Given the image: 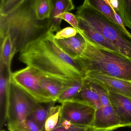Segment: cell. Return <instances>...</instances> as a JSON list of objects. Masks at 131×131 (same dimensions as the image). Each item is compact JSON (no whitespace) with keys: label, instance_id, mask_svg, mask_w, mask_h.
Returning a JSON list of instances; mask_svg holds the SVG:
<instances>
[{"label":"cell","instance_id":"6da1fadb","mask_svg":"<svg viewBox=\"0 0 131 131\" xmlns=\"http://www.w3.org/2000/svg\"><path fill=\"white\" fill-rule=\"evenodd\" d=\"M54 36L48 30L28 42L20 51L19 60L42 74L65 82L84 79L81 67L57 45Z\"/></svg>","mask_w":131,"mask_h":131},{"label":"cell","instance_id":"7a4b0ae2","mask_svg":"<svg viewBox=\"0 0 131 131\" xmlns=\"http://www.w3.org/2000/svg\"><path fill=\"white\" fill-rule=\"evenodd\" d=\"M35 0H25L6 15H0V37H11L15 53L49 30V18L39 20L35 11Z\"/></svg>","mask_w":131,"mask_h":131},{"label":"cell","instance_id":"3957f363","mask_svg":"<svg viewBox=\"0 0 131 131\" xmlns=\"http://www.w3.org/2000/svg\"><path fill=\"white\" fill-rule=\"evenodd\" d=\"M85 40L84 50L74 60L81 67L85 77L88 73L96 72L131 81V60L121 53L96 46Z\"/></svg>","mask_w":131,"mask_h":131},{"label":"cell","instance_id":"277c9868","mask_svg":"<svg viewBox=\"0 0 131 131\" xmlns=\"http://www.w3.org/2000/svg\"><path fill=\"white\" fill-rule=\"evenodd\" d=\"M76 15L113 44L122 54L131 60L130 33L125 32L106 16L84 2L77 8Z\"/></svg>","mask_w":131,"mask_h":131},{"label":"cell","instance_id":"5b68a950","mask_svg":"<svg viewBox=\"0 0 131 131\" xmlns=\"http://www.w3.org/2000/svg\"><path fill=\"white\" fill-rule=\"evenodd\" d=\"M8 128L9 131L17 130L26 121L38 102L9 80Z\"/></svg>","mask_w":131,"mask_h":131},{"label":"cell","instance_id":"8992f818","mask_svg":"<svg viewBox=\"0 0 131 131\" xmlns=\"http://www.w3.org/2000/svg\"><path fill=\"white\" fill-rule=\"evenodd\" d=\"M8 78L12 83L38 103L48 104L55 102L41 86L37 72L30 67L26 66L12 72Z\"/></svg>","mask_w":131,"mask_h":131},{"label":"cell","instance_id":"52a82bcc","mask_svg":"<svg viewBox=\"0 0 131 131\" xmlns=\"http://www.w3.org/2000/svg\"><path fill=\"white\" fill-rule=\"evenodd\" d=\"M62 119L72 124L92 127L96 109L85 102L75 100L61 103Z\"/></svg>","mask_w":131,"mask_h":131},{"label":"cell","instance_id":"ba28073f","mask_svg":"<svg viewBox=\"0 0 131 131\" xmlns=\"http://www.w3.org/2000/svg\"><path fill=\"white\" fill-rule=\"evenodd\" d=\"M123 127L111 104L97 109L92 126L93 131H112Z\"/></svg>","mask_w":131,"mask_h":131},{"label":"cell","instance_id":"9c48e42d","mask_svg":"<svg viewBox=\"0 0 131 131\" xmlns=\"http://www.w3.org/2000/svg\"><path fill=\"white\" fill-rule=\"evenodd\" d=\"M86 77L97 82L108 92L131 98V81L111 77L96 72L88 73L85 78Z\"/></svg>","mask_w":131,"mask_h":131},{"label":"cell","instance_id":"30bf717a","mask_svg":"<svg viewBox=\"0 0 131 131\" xmlns=\"http://www.w3.org/2000/svg\"><path fill=\"white\" fill-rule=\"evenodd\" d=\"M111 104L122 127H131V98L108 92Z\"/></svg>","mask_w":131,"mask_h":131},{"label":"cell","instance_id":"8fae6325","mask_svg":"<svg viewBox=\"0 0 131 131\" xmlns=\"http://www.w3.org/2000/svg\"><path fill=\"white\" fill-rule=\"evenodd\" d=\"M77 17L78 21V31L83 35L86 40L96 46L121 53L118 49L101 34L96 30L85 21L80 18Z\"/></svg>","mask_w":131,"mask_h":131},{"label":"cell","instance_id":"7c38bea8","mask_svg":"<svg viewBox=\"0 0 131 131\" xmlns=\"http://www.w3.org/2000/svg\"><path fill=\"white\" fill-rule=\"evenodd\" d=\"M51 12L49 17V30L52 32L61 30L62 15L74 9L72 0H50Z\"/></svg>","mask_w":131,"mask_h":131},{"label":"cell","instance_id":"4fadbf2b","mask_svg":"<svg viewBox=\"0 0 131 131\" xmlns=\"http://www.w3.org/2000/svg\"><path fill=\"white\" fill-rule=\"evenodd\" d=\"M54 41L64 53L74 59L80 56L86 45L85 39L79 32L75 36L66 39H57L54 38Z\"/></svg>","mask_w":131,"mask_h":131},{"label":"cell","instance_id":"5bb4252c","mask_svg":"<svg viewBox=\"0 0 131 131\" xmlns=\"http://www.w3.org/2000/svg\"><path fill=\"white\" fill-rule=\"evenodd\" d=\"M37 72L39 82L41 86L43 89L52 97L54 101L55 102L57 101L58 97L62 92L77 81L65 82L45 76Z\"/></svg>","mask_w":131,"mask_h":131},{"label":"cell","instance_id":"9a60e30c","mask_svg":"<svg viewBox=\"0 0 131 131\" xmlns=\"http://www.w3.org/2000/svg\"><path fill=\"white\" fill-rule=\"evenodd\" d=\"M84 3L100 12L125 32L129 33L124 25L120 16L114 10L108 0H84Z\"/></svg>","mask_w":131,"mask_h":131},{"label":"cell","instance_id":"2e32d148","mask_svg":"<svg viewBox=\"0 0 131 131\" xmlns=\"http://www.w3.org/2000/svg\"><path fill=\"white\" fill-rule=\"evenodd\" d=\"M1 64L7 69L9 77L12 73L11 64L14 55L16 53L11 37L7 35L1 40Z\"/></svg>","mask_w":131,"mask_h":131},{"label":"cell","instance_id":"e0dca14e","mask_svg":"<svg viewBox=\"0 0 131 131\" xmlns=\"http://www.w3.org/2000/svg\"><path fill=\"white\" fill-rule=\"evenodd\" d=\"M72 100L85 102L97 109L102 107L100 101L97 94L84 83L82 89L77 96Z\"/></svg>","mask_w":131,"mask_h":131},{"label":"cell","instance_id":"ac0fdd59","mask_svg":"<svg viewBox=\"0 0 131 131\" xmlns=\"http://www.w3.org/2000/svg\"><path fill=\"white\" fill-rule=\"evenodd\" d=\"M55 102L48 103L45 105H43L44 104L38 103L28 117L38 125L42 131H44L45 124L48 114L49 108L54 105Z\"/></svg>","mask_w":131,"mask_h":131},{"label":"cell","instance_id":"d6986e66","mask_svg":"<svg viewBox=\"0 0 131 131\" xmlns=\"http://www.w3.org/2000/svg\"><path fill=\"white\" fill-rule=\"evenodd\" d=\"M84 83L95 92L99 96L102 107L111 104L108 91L101 84L94 79L87 77L84 79Z\"/></svg>","mask_w":131,"mask_h":131},{"label":"cell","instance_id":"ffe728a7","mask_svg":"<svg viewBox=\"0 0 131 131\" xmlns=\"http://www.w3.org/2000/svg\"><path fill=\"white\" fill-rule=\"evenodd\" d=\"M61 119V105L52 106L49 108L43 131H51L59 124Z\"/></svg>","mask_w":131,"mask_h":131},{"label":"cell","instance_id":"44dd1931","mask_svg":"<svg viewBox=\"0 0 131 131\" xmlns=\"http://www.w3.org/2000/svg\"><path fill=\"white\" fill-rule=\"evenodd\" d=\"M51 9L50 0H35V11L38 20H43L49 18Z\"/></svg>","mask_w":131,"mask_h":131},{"label":"cell","instance_id":"7402d4cb","mask_svg":"<svg viewBox=\"0 0 131 131\" xmlns=\"http://www.w3.org/2000/svg\"><path fill=\"white\" fill-rule=\"evenodd\" d=\"M84 83V79L75 82L70 87L62 92L57 101L62 103L74 99L81 91Z\"/></svg>","mask_w":131,"mask_h":131},{"label":"cell","instance_id":"603a6c76","mask_svg":"<svg viewBox=\"0 0 131 131\" xmlns=\"http://www.w3.org/2000/svg\"><path fill=\"white\" fill-rule=\"evenodd\" d=\"M120 15L124 25L131 29V0H118Z\"/></svg>","mask_w":131,"mask_h":131},{"label":"cell","instance_id":"cb8c5ba5","mask_svg":"<svg viewBox=\"0 0 131 131\" xmlns=\"http://www.w3.org/2000/svg\"><path fill=\"white\" fill-rule=\"evenodd\" d=\"M51 131H93L90 127L72 124L67 121L61 119L59 124Z\"/></svg>","mask_w":131,"mask_h":131},{"label":"cell","instance_id":"d4e9b609","mask_svg":"<svg viewBox=\"0 0 131 131\" xmlns=\"http://www.w3.org/2000/svg\"><path fill=\"white\" fill-rule=\"evenodd\" d=\"M25 0H1L0 15L10 13Z\"/></svg>","mask_w":131,"mask_h":131},{"label":"cell","instance_id":"484cf974","mask_svg":"<svg viewBox=\"0 0 131 131\" xmlns=\"http://www.w3.org/2000/svg\"><path fill=\"white\" fill-rule=\"evenodd\" d=\"M78 32L76 28L73 27H67L57 32L55 35L54 38L57 39H66L75 36Z\"/></svg>","mask_w":131,"mask_h":131},{"label":"cell","instance_id":"4316f807","mask_svg":"<svg viewBox=\"0 0 131 131\" xmlns=\"http://www.w3.org/2000/svg\"><path fill=\"white\" fill-rule=\"evenodd\" d=\"M16 130L21 131H42L38 125L29 117Z\"/></svg>","mask_w":131,"mask_h":131},{"label":"cell","instance_id":"83f0119b","mask_svg":"<svg viewBox=\"0 0 131 131\" xmlns=\"http://www.w3.org/2000/svg\"><path fill=\"white\" fill-rule=\"evenodd\" d=\"M62 19L70 25L73 27L78 30V21L77 16L69 12H65L62 15Z\"/></svg>","mask_w":131,"mask_h":131},{"label":"cell","instance_id":"f1b7e54d","mask_svg":"<svg viewBox=\"0 0 131 131\" xmlns=\"http://www.w3.org/2000/svg\"><path fill=\"white\" fill-rule=\"evenodd\" d=\"M111 5L112 6L114 10L120 15L119 3L118 0H108Z\"/></svg>","mask_w":131,"mask_h":131},{"label":"cell","instance_id":"f546056e","mask_svg":"<svg viewBox=\"0 0 131 131\" xmlns=\"http://www.w3.org/2000/svg\"><path fill=\"white\" fill-rule=\"evenodd\" d=\"M21 131L18 130H12V131Z\"/></svg>","mask_w":131,"mask_h":131},{"label":"cell","instance_id":"4dcf8cb0","mask_svg":"<svg viewBox=\"0 0 131 131\" xmlns=\"http://www.w3.org/2000/svg\"><path fill=\"white\" fill-rule=\"evenodd\" d=\"M1 131H5L4 130H1Z\"/></svg>","mask_w":131,"mask_h":131}]
</instances>
